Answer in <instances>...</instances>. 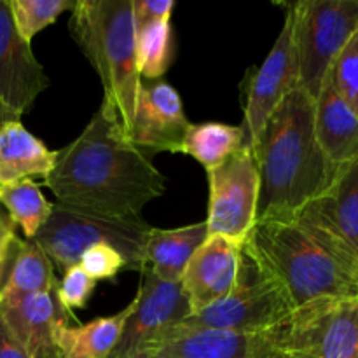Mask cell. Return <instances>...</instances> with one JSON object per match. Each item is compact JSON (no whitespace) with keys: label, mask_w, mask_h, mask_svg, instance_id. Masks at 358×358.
Returning a JSON list of instances; mask_svg holds the SVG:
<instances>
[{"label":"cell","mask_w":358,"mask_h":358,"mask_svg":"<svg viewBox=\"0 0 358 358\" xmlns=\"http://www.w3.org/2000/svg\"><path fill=\"white\" fill-rule=\"evenodd\" d=\"M44 184L59 205L117 219H140L142 210L166 192V177L129 140L105 101L84 131L56 150Z\"/></svg>","instance_id":"obj_1"},{"label":"cell","mask_w":358,"mask_h":358,"mask_svg":"<svg viewBox=\"0 0 358 358\" xmlns=\"http://www.w3.org/2000/svg\"><path fill=\"white\" fill-rule=\"evenodd\" d=\"M250 150L259 173L257 220L296 217L336 178L315 135V100L303 87L283 98Z\"/></svg>","instance_id":"obj_2"},{"label":"cell","mask_w":358,"mask_h":358,"mask_svg":"<svg viewBox=\"0 0 358 358\" xmlns=\"http://www.w3.org/2000/svg\"><path fill=\"white\" fill-rule=\"evenodd\" d=\"M243 252L282 287L294 310L358 297V273L325 250L296 217L257 220Z\"/></svg>","instance_id":"obj_3"},{"label":"cell","mask_w":358,"mask_h":358,"mask_svg":"<svg viewBox=\"0 0 358 358\" xmlns=\"http://www.w3.org/2000/svg\"><path fill=\"white\" fill-rule=\"evenodd\" d=\"M69 28L100 77L103 101L114 108L129 136L142 86L136 65L133 0H77Z\"/></svg>","instance_id":"obj_4"},{"label":"cell","mask_w":358,"mask_h":358,"mask_svg":"<svg viewBox=\"0 0 358 358\" xmlns=\"http://www.w3.org/2000/svg\"><path fill=\"white\" fill-rule=\"evenodd\" d=\"M150 226L140 219H117L98 213L52 205L51 217L35 241L63 273L79 264L80 257L94 245H110L126 259L128 269L145 271V245Z\"/></svg>","instance_id":"obj_5"},{"label":"cell","mask_w":358,"mask_h":358,"mask_svg":"<svg viewBox=\"0 0 358 358\" xmlns=\"http://www.w3.org/2000/svg\"><path fill=\"white\" fill-rule=\"evenodd\" d=\"M294 311L282 287L241 248L240 273L233 290L222 301L192 315L180 325L189 329L261 332L282 325Z\"/></svg>","instance_id":"obj_6"},{"label":"cell","mask_w":358,"mask_h":358,"mask_svg":"<svg viewBox=\"0 0 358 358\" xmlns=\"http://www.w3.org/2000/svg\"><path fill=\"white\" fill-rule=\"evenodd\" d=\"M292 9L299 87L317 100L332 63L358 30V0H301Z\"/></svg>","instance_id":"obj_7"},{"label":"cell","mask_w":358,"mask_h":358,"mask_svg":"<svg viewBox=\"0 0 358 358\" xmlns=\"http://www.w3.org/2000/svg\"><path fill=\"white\" fill-rule=\"evenodd\" d=\"M278 358H358V297L294 311L283 325Z\"/></svg>","instance_id":"obj_8"},{"label":"cell","mask_w":358,"mask_h":358,"mask_svg":"<svg viewBox=\"0 0 358 358\" xmlns=\"http://www.w3.org/2000/svg\"><path fill=\"white\" fill-rule=\"evenodd\" d=\"M296 220L325 250L358 273V161L343 168Z\"/></svg>","instance_id":"obj_9"},{"label":"cell","mask_w":358,"mask_h":358,"mask_svg":"<svg viewBox=\"0 0 358 358\" xmlns=\"http://www.w3.org/2000/svg\"><path fill=\"white\" fill-rule=\"evenodd\" d=\"M208 173V236L219 234L245 243L257 222L259 173L248 147Z\"/></svg>","instance_id":"obj_10"},{"label":"cell","mask_w":358,"mask_h":358,"mask_svg":"<svg viewBox=\"0 0 358 358\" xmlns=\"http://www.w3.org/2000/svg\"><path fill=\"white\" fill-rule=\"evenodd\" d=\"M135 301V310L110 358H129L149 352L171 329L192 315L182 282H164L150 271H143Z\"/></svg>","instance_id":"obj_11"},{"label":"cell","mask_w":358,"mask_h":358,"mask_svg":"<svg viewBox=\"0 0 358 358\" xmlns=\"http://www.w3.org/2000/svg\"><path fill=\"white\" fill-rule=\"evenodd\" d=\"M299 87V62L296 45V20L292 3L287 6L285 23L276 37L264 63L255 70L248 84L243 128L245 142L250 149L264 129L283 98Z\"/></svg>","instance_id":"obj_12"},{"label":"cell","mask_w":358,"mask_h":358,"mask_svg":"<svg viewBox=\"0 0 358 358\" xmlns=\"http://www.w3.org/2000/svg\"><path fill=\"white\" fill-rule=\"evenodd\" d=\"M283 325L261 332L177 325L147 353L150 358H278Z\"/></svg>","instance_id":"obj_13"},{"label":"cell","mask_w":358,"mask_h":358,"mask_svg":"<svg viewBox=\"0 0 358 358\" xmlns=\"http://www.w3.org/2000/svg\"><path fill=\"white\" fill-rule=\"evenodd\" d=\"M189 128L177 90L164 80H142L129 140L143 152L182 154Z\"/></svg>","instance_id":"obj_14"},{"label":"cell","mask_w":358,"mask_h":358,"mask_svg":"<svg viewBox=\"0 0 358 358\" xmlns=\"http://www.w3.org/2000/svg\"><path fill=\"white\" fill-rule=\"evenodd\" d=\"M49 84L30 42L14 27L9 2L0 0V105L21 117Z\"/></svg>","instance_id":"obj_15"},{"label":"cell","mask_w":358,"mask_h":358,"mask_svg":"<svg viewBox=\"0 0 358 358\" xmlns=\"http://www.w3.org/2000/svg\"><path fill=\"white\" fill-rule=\"evenodd\" d=\"M241 248V243L213 234L192 255L182 276L192 315L222 301L233 290L240 273Z\"/></svg>","instance_id":"obj_16"},{"label":"cell","mask_w":358,"mask_h":358,"mask_svg":"<svg viewBox=\"0 0 358 358\" xmlns=\"http://www.w3.org/2000/svg\"><path fill=\"white\" fill-rule=\"evenodd\" d=\"M315 135L336 175L358 161V115L339 96L329 77L315 100Z\"/></svg>","instance_id":"obj_17"},{"label":"cell","mask_w":358,"mask_h":358,"mask_svg":"<svg viewBox=\"0 0 358 358\" xmlns=\"http://www.w3.org/2000/svg\"><path fill=\"white\" fill-rule=\"evenodd\" d=\"M0 317L30 358H58L52 327L65 317L52 294H31L0 303Z\"/></svg>","instance_id":"obj_18"},{"label":"cell","mask_w":358,"mask_h":358,"mask_svg":"<svg viewBox=\"0 0 358 358\" xmlns=\"http://www.w3.org/2000/svg\"><path fill=\"white\" fill-rule=\"evenodd\" d=\"M136 301L133 299L119 313L110 317H98L87 324L72 327L66 324V318H58L52 327V343H55L58 358H110L117 346L126 322L135 310Z\"/></svg>","instance_id":"obj_19"},{"label":"cell","mask_w":358,"mask_h":358,"mask_svg":"<svg viewBox=\"0 0 358 358\" xmlns=\"http://www.w3.org/2000/svg\"><path fill=\"white\" fill-rule=\"evenodd\" d=\"M56 163V150L31 135L21 121H10L0 129V185H10L34 177L45 178Z\"/></svg>","instance_id":"obj_20"},{"label":"cell","mask_w":358,"mask_h":358,"mask_svg":"<svg viewBox=\"0 0 358 358\" xmlns=\"http://www.w3.org/2000/svg\"><path fill=\"white\" fill-rule=\"evenodd\" d=\"M206 238V220L177 229L150 227L145 245V271H150L164 282H182L189 261L205 243Z\"/></svg>","instance_id":"obj_21"},{"label":"cell","mask_w":358,"mask_h":358,"mask_svg":"<svg viewBox=\"0 0 358 358\" xmlns=\"http://www.w3.org/2000/svg\"><path fill=\"white\" fill-rule=\"evenodd\" d=\"M56 287L52 262L41 245L35 240H20L0 289V303L31 294H55Z\"/></svg>","instance_id":"obj_22"},{"label":"cell","mask_w":358,"mask_h":358,"mask_svg":"<svg viewBox=\"0 0 358 358\" xmlns=\"http://www.w3.org/2000/svg\"><path fill=\"white\" fill-rule=\"evenodd\" d=\"M247 147L241 126L226 122H198L189 128L182 154L194 157L206 171H212Z\"/></svg>","instance_id":"obj_23"},{"label":"cell","mask_w":358,"mask_h":358,"mask_svg":"<svg viewBox=\"0 0 358 358\" xmlns=\"http://www.w3.org/2000/svg\"><path fill=\"white\" fill-rule=\"evenodd\" d=\"M0 205L16 227H21L24 240H35L52 212V203L45 199L34 180L3 185L0 189Z\"/></svg>","instance_id":"obj_24"},{"label":"cell","mask_w":358,"mask_h":358,"mask_svg":"<svg viewBox=\"0 0 358 358\" xmlns=\"http://www.w3.org/2000/svg\"><path fill=\"white\" fill-rule=\"evenodd\" d=\"M170 20L152 21L136 30V65L140 77L147 80H161L171 65L173 28Z\"/></svg>","instance_id":"obj_25"},{"label":"cell","mask_w":358,"mask_h":358,"mask_svg":"<svg viewBox=\"0 0 358 358\" xmlns=\"http://www.w3.org/2000/svg\"><path fill=\"white\" fill-rule=\"evenodd\" d=\"M14 27L27 42L55 23L65 10H72L70 0H7Z\"/></svg>","instance_id":"obj_26"},{"label":"cell","mask_w":358,"mask_h":358,"mask_svg":"<svg viewBox=\"0 0 358 358\" xmlns=\"http://www.w3.org/2000/svg\"><path fill=\"white\" fill-rule=\"evenodd\" d=\"M327 77L339 96L358 115V30L332 63Z\"/></svg>","instance_id":"obj_27"},{"label":"cell","mask_w":358,"mask_h":358,"mask_svg":"<svg viewBox=\"0 0 358 358\" xmlns=\"http://www.w3.org/2000/svg\"><path fill=\"white\" fill-rule=\"evenodd\" d=\"M94 287H96V282L79 264L72 266L63 273L62 282L56 287V303L62 308L63 313L83 310L90 297L93 296Z\"/></svg>","instance_id":"obj_28"},{"label":"cell","mask_w":358,"mask_h":358,"mask_svg":"<svg viewBox=\"0 0 358 358\" xmlns=\"http://www.w3.org/2000/svg\"><path fill=\"white\" fill-rule=\"evenodd\" d=\"M79 266L94 280H110L122 269H128L126 259L110 245H94L80 257Z\"/></svg>","instance_id":"obj_29"},{"label":"cell","mask_w":358,"mask_h":358,"mask_svg":"<svg viewBox=\"0 0 358 358\" xmlns=\"http://www.w3.org/2000/svg\"><path fill=\"white\" fill-rule=\"evenodd\" d=\"M17 243H20V238L16 234V224L6 212L0 210V289L7 278Z\"/></svg>","instance_id":"obj_30"},{"label":"cell","mask_w":358,"mask_h":358,"mask_svg":"<svg viewBox=\"0 0 358 358\" xmlns=\"http://www.w3.org/2000/svg\"><path fill=\"white\" fill-rule=\"evenodd\" d=\"M173 9V0H133V16H135L136 30L152 21L170 20Z\"/></svg>","instance_id":"obj_31"},{"label":"cell","mask_w":358,"mask_h":358,"mask_svg":"<svg viewBox=\"0 0 358 358\" xmlns=\"http://www.w3.org/2000/svg\"><path fill=\"white\" fill-rule=\"evenodd\" d=\"M0 358H30L0 317Z\"/></svg>","instance_id":"obj_32"},{"label":"cell","mask_w":358,"mask_h":358,"mask_svg":"<svg viewBox=\"0 0 358 358\" xmlns=\"http://www.w3.org/2000/svg\"><path fill=\"white\" fill-rule=\"evenodd\" d=\"M10 121H20V115H16L14 112H10L9 108H6L3 105H0V129Z\"/></svg>","instance_id":"obj_33"},{"label":"cell","mask_w":358,"mask_h":358,"mask_svg":"<svg viewBox=\"0 0 358 358\" xmlns=\"http://www.w3.org/2000/svg\"><path fill=\"white\" fill-rule=\"evenodd\" d=\"M129 358H150V357H149V353L143 352V353H136V355H133V357H129Z\"/></svg>","instance_id":"obj_34"},{"label":"cell","mask_w":358,"mask_h":358,"mask_svg":"<svg viewBox=\"0 0 358 358\" xmlns=\"http://www.w3.org/2000/svg\"><path fill=\"white\" fill-rule=\"evenodd\" d=\"M0 189H2V185H0Z\"/></svg>","instance_id":"obj_35"}]
</instances>
